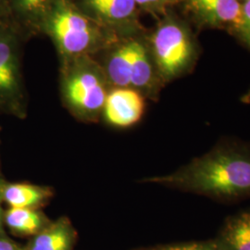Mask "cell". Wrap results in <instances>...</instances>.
Here are the masks:
<instances>
[{
	"label": "cell",
	"instance_id": "19",
	"mask_svg": "<svg viewBox=\"0 0 250 250\" xmlns=\"http://www.w3.org/2000/svg\"><path fill=\"white\" fill-rule=\"evenodd\" d=\"M0 250H24L20 248L15 242L10 240L6 234L0 235Z\"/></svg>",
	"mask_w": 250,
	"mask_h": 250
},
{
	"label": "cell",
	"instance_id": "20",
	"mask_svg": "<svg viewBox=\"0 0 250 250\" xmlns=\"http://www.w3.org/2000/svg\"><path fill=\"white\" fill-rule=\"evenodd\" d=\"M2 183H3V179L0 178V235H3V234H6L5 231H4V209H3V201H2V197H1V186H2Z\"/></svg>",
	"mask_w": 250,
	"mask_h": 250
},
{
	"label": "cell",
	"instance_id": "16",
	"mask_svg": "<svg viewBox=\"0 0 250 250\" xmlns=\"http://www.w3.org/2000/svg\"><path fill=\"white\" fill-rule=\"evenodd\" d=\"M157 250H222L213 240L204 242H192L185 244L171 245L156 249Z\"/></svg>",
	"mask_w": 250,
	"mask_h": 250
},
{
	"label": "cell",
	"instance_id": "5",
	"mask_svg": "<svg viewBox=\"0 0 250 250\" xmlns=\"http://www.w3.org/2000/svg\"><path fill=\"white\" fill-rule=\"evenodd\" d=\"M146 40L164 84L186 75L194 67L197 58L196 41L190 28L173 9L146 32Z\"/></svg>",
	"mask_w": 250,
	"mask_h": 250
},
{
	"label": "cell",
	"instance_id": "21",
	"mask_svg": "<svg viewBox=\"0 0 250 250\" xmlns=\"http://www.w3.org/2000/svg\"><path fill=\"white\" fill-rule=\"evenodd\" d=\"M242 3H245V2H248V1H250V0H240Z\"/></svg>",
	"mask_w": 250,
	"mask_h": 250
},
{
	"label": "cell",
	"instance_id": "22",
	"mask_svg": "<svg viewBox=\"0 0 250 250\" xmlns=\"http://www.w3.org/2000/svg\"></svg>",
	"mask_w": 250,
	"mask_h": 250
},
{
	"label": "cell",
	"instance_id": "8",
	"mask_svg": "<svg viewBox=\"0 0 250 250\" xmlns=\"http://www.w3.org/2000/svg\"><path fill=\"white\" fill-rule=\"evenodd\" d=\"M179 5L197 27L224 29L241 36L244 12L240 0H180Z\"/></svg>",
	"mask_w": 250,
	"mask_h": 250
},
{
	"label": "cell",
	"instance_id": "2",
	"mask_svg": "<svg viewBox=\"0 0 250 250\" xmlns=\"http://www.w3.org/2000/svg\"><path fill=\"white\" fill-rule=\"evenodd\" d=\"M146 32L118 37L95 58L112 87H129L146 99L158 100L164 87L152 59Z\"/></svg>",
	"mask_w": 250,
	"mask_h": 250
},
{
	"label": "cell",
	"instance_id": "15",
	"mask_svg": "<svg viewBox=\"0 0 250 250\" xmlns=\"http://www.w3.org/2000/svg\"><path fill=\"white\" fill-rule=\"evenodd\" d=\"M141 13H146L159 20L170 9L179 5L180 0H134Z\"/></svg>",
	"mask_w": 250,
	"mask_h": 250
},
{
	"label": "cell",
	"instance_id": "18",
	"mask_svg": "<svg viewBox=\"0 0 250 250\" xmlns=\"http://www.w3.org/2000/svg\"><path fill=\"white\" fill-rule=\"evenodd\" d=\"M3 24H10L8 0H0V25Z\"/></svg>",
	"mask_w": 250,
	"mask_h": 250
},
{
	"label": "cell",
	"instance_id": "13",
	"mask_svg": "<svg viewBox=\"0 0 250 250\" xmlns=\"http://www.w3.org/2000/svg\"><path fill=\"white\" fill-rule=\"evenodd\" d=\"M214 241L222 250H250V210L227 218Z\"/></svg>",
	"mask_w": 250,
	"mask_h": 250
},
{
	"label": "cell",
	"instance_id": "14",
	"mask_svg": "<svg viewBox=\"0 0 250 250\" xmlns=\"http://www.w3.org/2000/svg\"><path fill=\"white\" fill-rule=\"evenodd\" d=\"M50 222L39 208H8L4 211V224L19 235H36Z\"/></svg>",
	"mask_w": 250,
	"mask_h": 250
},
{
	"label": "cell",
	"instance_id": "9",
	"mask_svg": "<svg viewBox=\"0 0 250 250\" xmlns=\"http://www.w3.org/2000/svg\"><path fill=\"white\" fill-rule=\"evenodd\" d=\"M146 98L137 90L112 87L107 94L101 118L116 128H129L138 124L146 110Z\"/></svg>",
	"mask_w": 250,
	"mask_h": 250
},
{
	"label": "cell",
	"instance_id": "6",
	"mask_svg": "<svg viewBox=\"0 0 250 250\" xmlns=\"http://www.w3.org/2000/svg\"><path fill=\"white\" fill-rule=\"evenodd\" d=\"M24 43L10 24L0 25V112L18 119L27 115V93L21 67Z\"/></svg>",
	"mask_w": 250,
	"mask_h": 250
},
{
	"label": "cell",
	"instance_id": "10",
	"mask_svg": "<svg viewBox=\"0 0 250 250\" xmlns=\"http://www.w3.org/2000/svg\"><path fill=\"white\" fill-rule=\"evenodd\" d=\"M9 23L23 40L40 36L45 19L59 0H8Z\"/></svg>",
	"mask_w": 250,
	"mask_h": 250
},
{
	"label": "cell",
	"instance_id": "3",
	"mask_svg": "<svg viewBox=\"0 0 250 250\" xmlns=\"http://www.w3.org/2000/svg\"><path fill=\"white\" fill-rule=\"evenodd\" d=\"M52 41L60 63L97 54L119 36L83 14L72 0H59L42 26Z\"/></svg>",
	"mask_w": 250,
	"mask_h": 250
},
{
	"label": "cell",
	"instance_id": "7",
	"mask_svg": "<svg viewBox=\"0 0 250 250\" xmlns=\"http://www.w3.org/2000/svg\"><path fill=\"white\" fill-rule=\"evenodd\" d=\"M76 7L99 25L119 37L146 31L134 0H72Z\"/></svg>",
	"mask_w": 250,
	"mask_h": 250
},
{
	"label": "cell",
	"instance_id": "4",
	"mask_svg": "<svg viewBox=\"0 0 250 250\" xmlns=\"http://www.w3.org/2000/svg\"><path fill=\"white\" fill-rule=\"evenodd\" d=\"M111 86L98 61L83 56L60 63V90L63 105L72 116L96 123Z\"/></svg>",
	"mask_w": 250,
	"mask_h": 250
},
{
	"label": "cell",
	"instance_id": "17",
	"mask_svg": "<svg viewBox=\"0 0 250 250\" xmlns=\"http://www.w3.org/2000/svg\"><path fill=\"white\" fill-rule=\"evenodd\" d=\"M243 12H244V25H243L240 38L243 42H245L250 46V0L243 3Z\"/></svg>",
	"mask_w": 250,
	"mask_h": 250
},
{
	"label": "cell",
	"instance_id": "12",
	"mask_svg": "<svg viewBox=\"0 0 250 250\" xmlns=\"http://www.w3.org/2000/svg\"><path fill=\"white\" fill-rule=\"evenodd\" d=\"M75 239L76 232L72 223L62 217L34 235L24 250H72Z\"/></svg>",
	"mask_w": 250,
	"mask_h": 250
},
{
	"label": "cell",
	"instance_id": "1",
	"mask_svg": "<svg viewBox=\"0 0 250 250\" xmlns=\"http://www.w3.org/2000/svg\"><path fill=\"white\" fill-rule=\"evenodd\" d=\"M222 203L250 198V144L225 139L178 170L142 180Z\"/></svg>",
	"mask_w": 250,
	"mask_h": 250
},
{
	"label": "cell",
	"instance_id": "11",
	"mask_svg": "<svg viewBox=\"0 0 250 250\" xmlns=\"http://www.w3.org/2000/svg\"><path fill=\"white\" fill-rule=\"evenodd\" d=\"M52 189L28 183H9L3 180L1 197L9 208H39L53 197Z\"/></svg>",
	"mask_w": 250,
	"mask_h": 250
}]
</instances>
